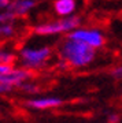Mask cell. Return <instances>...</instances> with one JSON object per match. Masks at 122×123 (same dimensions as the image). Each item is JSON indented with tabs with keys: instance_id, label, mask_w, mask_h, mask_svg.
I'll use <instances>...</instances> for the list:
<instances>
[{
	"instance_id": "cell-4",
	"label": "cell",
	"mask_w": 122,
	"mask_h": 123,
	"mask_svg": "<svg viewBox=\"0 0 122 123\" xmlns=\"http://www.w3.org/2000/svg\"><path fill=\"white\" fill-rule=\"evenodd\" d=\"M70 38L78 40L82 43H87L91 47H102L104 44V37L97 30H74L70 34Z\"/></svg>"
},
{
	"instance_id": "cell-5",
	"label": "cell",
	"mask_w": 122,
	"mask_h": 123,
	"mask_svg": "<svg viewBox=\"0 0 122 123\" xmlns=\"http://www.w3.org/2000/svg\"><path fill=\"white\" fill-rule=\"evenodd\" d=\"M30 77L32 73H29L26 70H14V68H11L4 74H0V81L10 85V86H15V85L22 84L25 79L30 78Z\"/></svg>"
},
{
	"instance_id": "cell-3",
	"label": "cell",
	"mask_w": 122,
	"mask_h": 123,
	"mask_svg": "<svg viewBox=\"0 0 122 123\" xmlns=\"http://www.w3.org/2000/svg\"><path fill=\"white\" fill-rule=\"evenodd\" d=\"M51 55L49 48H40V49H23L21 52L22 60L25 62V64L29 67H36L43 64Z\"/></svg>"
},
{
	"instance_id": "cell-7",
	"label": "cell",
	"mask_w": 122,
	"mask_h": 123,
	"mask_svg": "<svg viewBox=\"0 0 122 123\" xmlns=\"http://www.w3.org/2000/svg\"><path fill=\"white\" fill-rule=\"evenodd\" d=\"M32 7H34L33 0H15L14 3L8 4L10 12H13L14 15H22L27 12V10H30Z\"/></svg>"
},
{
	"instance_id": "cell-9",
	"label": "cell",
	"mask_w": 122,
	"mask_h": 123,
	"mask_svg": "<svg viewBox=\"0 0 122 123\" xmlns=\"http://www.w3.org/2000/svg\"><path fill=\"white\" fill-rule=\"evenodd\" d=\"M15 60V56L10 52H3L0 51V63H4V64H11Z\"/></svg>"
},
{
	"instance_id": "cell-8",
	"label": "cell",
	"mask_w": 122,
	"mask_h": 123,
	"mask_svg": "<svg viewBox=\"0 0 122 123\" xmlns=\"http://www.w3.org/2000/svg\"><path fill=\"white\" fill-rule=\"evenodd\" d=\"M75 8V0H56L55 1V11L59 15H69Z\"/></svg>"
},
{
	"instance_id": "cell-14",
	"label": "cell",
	"mask_w": 122,
	"mask_h": 123,
	"mask_svg": "<svg viewBox=\"0 0 122 123\" xmlns=\"http://www.w3.org/2000/svg\"><path fill=\"white\" fill-rule=\"evenodd\" d=\"M121 74H122L121 67H119V68H117V70H114V75H115V78H121Z\"/></svg>"
},
{
	"instance_id": "cell-11",
	"label": "cell",
	"mask_w": 122,
	"mask_h": 123,
	"mask_svg": "<svg viewBox=\"0 0 122 123\" xmlns=\"http://www.w3.org/2000/svg\"><path fill=\"white\" fill-rule=\"evenodd\" d=\"M11 89H13V86H10V85H7V84H4V82L0 81V93L8 92V90H11Z\"/></svg>"
},
{
	"instance_id": "cell-6",
	"label": "cell",
	"mask_w": 122,
	"mask_h": 123,
	"mask_svg": "<svg viewBox=\"0 0 122 123\" xmlns=\"http://www.w3.org/2000/svg\"><path fill=\"white\" fill-rule=\"evenodd\" d=\"M27 105L36 110H45V108H54V107L62 105L61 98L55 97H48V98H37V100H30L27 101Z\"/></svg>"
},
{
	"instance_id": "cell-2",
	"label": "cell",
	"mask_w": 122,
	"mask_h": 123,
	"mask_svg": "<svg viewBox=\"0 0 122 123\" xmlns=\"http://www.w3.org/2000/svg\"><path fill=\"white\" fill-rule=\"evenodd\" d=\"M80 23V18L77 17H71V18H66L63 21L55 23H45L41 26H37L34 29V31L37 34H43V36H48V34H56L61 31H67L74 29L75 26H78Z\"/></svg>"
},
{
	"instance_id": "cell-12",
	"label": "cell",
	"mask_w": 122,
	"mask_h": 123,
	"mask_svg": "<svg viewBox=\"0 0 122 123\" xmlns=\"http://www.w3.org/2000/svg\"><path fill=\"white\" fill-rule=\"evenodd\" d=\"M118 120H119V116H118V115H111V116L108 118V122L110 123H117Z\"/></svg>"
},
{
	"instance_id": "cell-10",
	"label": "cell",
	"mask_w": 122,
	"mask_h": 123,
	"mask_svg": "<svg viewBox=\"0 0 122 123\" xmlns=\"http://www.w3.org/2000/svg\"><path fill=\"white\" fill-rule=\"evenodd\" d=\"M11 68H13V66H11V64H4V63H0V74H4V73L10 71Z\"/></svg>"
},
{
	"instance_id": "cell-1",
	"label": "cell",
	"mask_w": 122,
	"mask_h": 123,
	"mask_svg": "<svg viewBox=\"0 0 122 123\" xmlns=\"http://www.w3.org/2000/svg\"><path fill=\"white\" fill-rule=\"evenodd\" d=\"M61 56L71 66L82 67V66L89 64L93 60L95 49H93V47L88 45L87 43L70 38L67 43H65L62 45Z\"/></svg>"
},
{
	"instance_id": "cell-13",
	"label": "cell",
	"mask_w": 122,
	"mask_h": 123,
	"mask_svg": "<svg viewBox=\"0 0 122 123\" xmlns=\"http://www.w3.org/2000/svg\"><path fill=\"white\" fill-rule=\"evenodd\" d=\"M10 4V0H0V8H3V7H7Z\"/></svg>"
}]
</instances>
